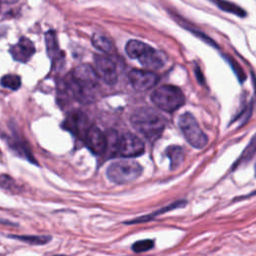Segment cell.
I'll return each instance as SVG.
<instances>
[{
	"instance_id": "6da1fadb",
	"label": "cell",
	"mask_w": 256,
	"mask_h": 256,
	"mask_svg": "<svg viewBox=\"0 0 256 256\" xmlns=\"http://www.w3.org/2000/svg\"><path fill=\"white\" fill-rule=\"evenodd\" d=\"M68 88L80 102L93 101L99 89V77L95 69L89 64L77 66L68 80Z\"/></svg>"
},
{
	"instance_id": "7a4b0ae2",
	"label": "cell",
	"mask_w": 256,
	"mask_h": 256,
	"mask_svg": "<svg viewBox=\"0 0 256 256\" xmlns=\"http://www.w3.org/2000/svg\"><path fill=\"white\" fill-rule=\"evenodd\" d=\"M130 121L138 132L150 140L157 138L166 124L162 114L155 109L147 107L135 110L130 117Z\"/></svg>"
},
{
	"instance_id": "3957f363",
	"label": "cell",
	"mask_w": 256,
	"mask_h": 256,
	"mask_svg": "<svg viewBox=\"0 0 256 256\" xmlns=\"http://www.w3.org/2000/svg\"><path fill=\"white\" fill-rule=\"evenodd\" d=\"M151 100L159 109L166 112H173L184 104L185 97L178 87L163 85L151 94Z\"/></svg>"
},
{
	"instance_id": "277c9868",
	"label": "cell",
	"mask_w": 256,
	"mask_h": 256,
	"mask_svg": "<svg viewBox=\"0 0 256 256\" xmlns=\"http://www.w3.org/2000/svg\"><path fill=\"white\" fill-rule=\"evenodd\" d=\"M142 173V166L133 160H119L107 168L108 179L116 184H126L136 180Z\"/></svg>"
},
{
	"instance_id": "5b68a950",
	"label": "cell",
	"mask_w": 256,
	"mask_h": 256,
	"mask_svg": "<svg viewBox=\"0 0 256 256\" xmlns=\"http://www.w3.org/2000/svg\"><path fill=\"white\" fill-rule=\"evenodd\" d=\"M178 124L185 139L191 146L196 149H202L207 145L208 138L191 113L186 112L182 114L179 118Z\"/></svg>"
},
{
	"instance_id": "8992f818",
	"label": "cell",
	"mask_w": 256,
	"mask_h": 256,
	"mask_svg": "<svg viewBox=\"0 0 256 256\" xmlns=\"http://www.w3.org/2000/svg\"><path fill=\"white\" fill-rule=\"evenodd\" d=\"M143 141L132 133H126L119 138L118 153L123 157H137L144 152Z\"/></svg>"
},
{
	"instance_id": "52a82bcc",
	"label": "cell",
	"mask_w": 256,
	"mask_h": 256,
	"mask_svg": "<svg viewBox=\"0 0 256 256\" xmlns=\"http://www.w3.org/2000/svg\"><path fill=\"white\" fill-rule=\"evenodd\" d=\"M95 71L100 79L106 84L113 85L117 81V70L115 63L107 56L95 55Z\"/></svg>"
},
{
	"instance_id": "ba28073f",
	"label": "cell",
	"mask_w": 256,
	"mask_h": 256,
	"mask_svg": "<svg viewBox=\"0 0 256 256\" xmlns=\"http://www.w3.org/2000/svg\"><path fill=\"white\" fill-rule=\"evenodd\" d=\"M128 79L137 91H147L158 82V76L149 70H132L128 74Z\"/></svg>"
},
{
	"instance_id": "9c48e42d",
	"label": "cell",
	"mask_w": 256,
	"mask_h": 256,
	"mask_svg": "<svg viewBox=\"0 0 256 256\" xmlns=\"http://www.w3.org/2000/svg\"><path fill=\"white\" fill-rule=\"evenodd\" d=\"M83 140L94 154H102L106 151V135L97 127H91Z\"/></svg>"
},
{
	"instance_id": "30bf717a",
	"label": "cell",
	"mask_w": 256,
	"mask_h": 256,
	"mask_svg": "<svg viewBox=\"0 0 256 256\" xmlns=\"http://www.w3.org/2000/svg\"><path fill=\"white\" fill-rule=\"evenodd\" d=\"M35 53V47L32 41L28 38L22 37L20 40L10 48V54L17 62H27Z\"/></svg>"
},
{
	"instance_id": "8fae6325",
	"label": "cell",
	"mask_w": 256,
	"mask_h": 256,
	"mask_svg": "<svg viewBox=\"0 0 256 256\" xmlns=\"http://www.w3.org/2000/svg\"><path fill=\"white\" fill-rule=\"evenodd\" d=\"M138 61L145 67L150 69H159L165 63L164 55L148 45L144 53L139 57Z\"/></svg>"
},
{
	"instance_id": "7c38bea8",
	"label": "cell",
	"mask_w": 256,
	"mask_h": 256,
	"mask_svg": "<svg viewBox=\"0 0 256 256\" xmlns=\"http://www.w3.org/2000/svg\"><path fill=\"white\" fill-rule=\"evenodd\" d=\"M67 125V129L74 132L80 137H84L86 132L92 127L88 124V120L85 117V115L76 112L73 115H70L69 118H67V122L65 123Z\"/></svg>"
},
{
	"instance_id": "4fadbf2b",
	"label": "cell",
	"mask_w": 256,
	"mask_h": 256,
	"mask_svg": "<svg viewBox=\"0 0 256 256\" xmlns=\"http://www.w3.org/2000/svg\"><path fill=\"white\" fill-rule=\"evenodd\" d=\"M183 205H185V202L184 201H177V202H174V203H171L151 214H148V215H144V216H141V217H138L136 219H133V220H130V221H127L125 222L126 224H138V223H143V222H147V221H150L151 219L155 218L157 215L159 214H162V213H165V212H168L170 210H173L175 208H178V207H182Z\"/></svg>"
},
{
	"instance_id": "5bb4252c",
	"label": "cell",
	"mask_w": 256,
	"mask_h": 256,
	"mask_svg": "<svg viewBox=\"0 0 256 256\" xmlns=\"http://www.w3.org/2000/svg\"><path fill=\"white\" fill-rule=\"evenodd\" d=\"M91 41H92L93 46L96 49H98L99 51H102L106 54H112L115 51V47H114L113 42L108 37H106L102 34L95 33L92 36Z\"/></svg>"
},
{
	"instance_id": "9a60e30c",
	"label": "cell",
	"mask_w": 256,
	"mask_h": 256,
	"mask_svg": "<svg viewBox=\"0 0 256 256\" xmlns=\"http://www.w3.org/2000/svg\"><path fill=\"white\" fill-rule=\"evenodd\" d=\"M166 156L170 159V168H178L184 160V150L180 146H169L166 149Z\"/></svg>"
},
{
	"instance_id": "2e32d148",
	"label": "cell",
	"mask_w": 256,
	"mask_h": 256,
	"mask_svg": "<svg viewBox=\"0 0 256 256\" xmlns=\"http://www.w3.org/2000/svg\"><path fill=\"white\" fill-rule=\"evenodd\" d=\"M148 45L139 41V40H130L127 42L125 50L127 55L130 58L139 59V57L144 53V51L147 49Z\"/></svg>"
},
{
	"instance_id": "e0dca14e",
	"label": "cell",
	"mask_w": 256,
	"mask_h": 256,
	"mask_svg": "<svg viewBox=\"0 0 256 256\" xmlns=\"http://www.w3.org/2000/svg\"><path fill=\"white\" fill-rule=\"evenodd\" d=\"M218 8H220L223 11H226L228 13H232L234 15H237L239 17L246 16V12L244 9L239 7L238 5L229 2L227 0H211Z\"/></svg>"
},
{
	"instance_id": "ac0fdd59",
	"label": "cell",
	"mask_w": 256,
	"mask_h": 256,
	"mask_svg": "<svg viewBox=\"0 0 256 256\" xmlns=\"http://www.w3.org/2000/svg\"><path fill=\"white\" fill-rule=\"evenodd\" d=\"M10 237L31 245H43L51 240L48 235H11Z\"/></svg>"
},
{
	"instance_id": "d6986e66",
	"label": "cell",
	"mask_w": 256,
	"mask_h": 256,
	"mask_svg": "<svg viewBox=\"0 0 256 256\" xmlns=\"http://www.w3.org/2000/svg\"><path fill=\"white\" fill-rule=\"evenodd\" d=\"M255 153H256V135H254V137L250 140L249 144L246 146V148H245L244 151L242 152L241 156H240L239 159L236 161L234 167L249 162V161L254 157Z\"/></svg>"
},
{
	"instance_id": "ffe728a7",
	"label": "cell",
	"mask_w": 256,
	"mask_h": 256,
	"mask_svg": "<svg viewBox=\"0 0 256 256\" xmlns=\"http://www.w3.org/2000/svg\"><path fill=\"white\" fill-rule=\"evenodd\" d=\"M45 43H46V49H47L48 55L51 58H54L59 52L56 35H55L54 31H48L45 34Z\"/></svg>"
},
{
	"instance_id": "44dd1931",
	"label": "cell",
	"mask_w": 256,
	"mask_h": 256,
	"mask_svg": "<svg viewBox=\"0 0 256 256\" xmlns=\"http://www.w3.org/2000/svg\"><path fill=\"white\" fill-rule=\"evenodd\" d=\"M1 85L11 90H17L21 86V78L18 75L7 74L1 78Z\"/></svg>"
},
{
	"instance_id": "7402d4cb",
	"label": "cell",
	"mask_w": 256,
	"mask_h": 256,
	"mask_svg": "<svg viewBox=\"0 0 256 256\" xmlns=\"http://www.w3.org/2000/svg\"><path fill=\"white\" fill-rule=\"evenodd\" d=\"M0 186L11 192H18L20 190V187L17 184V182L7 174L0 175Z\"/></svg>"
},
{
	"instance_id": "603a6c76",
	"label": "cell",
	"mask_w": 256,
	"mask_h": 256,
	"mask_svg": "<svg viewBox=\"0 0 256 256\" xmlns=\"http://www.w3.org/2000/svg\"><path fill=\"white\" fill-rule=\"evenodd\" d=\"M153 247H154V241L152 239H143V240L136 241L132 245V250L136 253H142L152 249Z\"/></svg>"
},
{
	"instance_id": "cb8c5ba5",
	"label": "cell",
	"mask_w": 256,
	"mask_h": 256,
	"mask_svg": "<svg viewBox=\"0 0 256 256\" xmlns=\"http://www.w3.org/2000/svg\"><path fill=\"white\" fill-rule=\"evenodd\" d=\"M229 62H230V64H231V66H232V68L234 69V71H235V73H236V75H237V77L239 78V80H241V81H243L244 79H245V75H244V73H243V71L241 70V67H239L236 63H234V61H233V59H229Z\"/></svg>"
},
{
	"instance_id": "d4e9b609",
	"label": "cell",
	"mask_w": 256,
	"mask_h": 256,
	"mask_svg": "<svg viewBox=\"0 0 256 256\" xmlns=\"http://www.w3.org/2000/svg\"><path fill=\"white\" fill-rule=\"evenodd\" d=\"M195 73H196V75H197V78H198L199 82H200V83H204V78H203V75H202L201 70H200L199 67H196V68H195Z\"/></svg>"
},
{
	"instance_id": "484cf974",
	"label": "cell",
	"mask_w": 256,
	"mask_h": 256,
	"mask_svg": "<svg viewBox=\"0 0 256 256\" xmlns=\"http://www.w3.org/2000/svg\"><path fill=\"white\" fill-rule=\"evenodd\" d=\"M0 1L6 4H13V3H16L18 0H0Z\"/></svg>"
},
{
	"instance_id": "4316f807",
	"label": "cell",
	"mask_w": 256,
	"mask_h": 256,
	"mask_svg": "<svg viewBox=\"0 0 256 256\" xmlns=\"http://www.w3.org/2000/svg\"><path fill=\"white\" fill-rule=\"evenodd\" d=\"M252 79H253V85H254V89H255V96H256V79H255V76H254V75H253Z\"/></svg>"
},
{
	"instance_id": "83f0119b",
	"label": "cell",
	"mask_w": 256,
	"mask_h": 256,
	"mask_svg": "<svg viewBox=\"0 0 256 256\" xmlns=\"http://www.w3.org/2000/svg\"><path fill=\"white\" fill-rule=\"evenodd\" d=\"M255 176H256V166H255Z\"/></svg>"
},
{
	"instance_id": "f1b7e54d",
	"label": "cell",
	"mask_w": 256,
	"mask_h": 256,
	"mask_svg": "<svg viewBox=\"0 0 256 256\" xmlns=\"http://www.w3.org/2000/svg\"><path fill=\"white\" fill-rule=\"evenodd\" d=\"M0 6H1V1H0Z\"/></svg>"
}]
</instances>
